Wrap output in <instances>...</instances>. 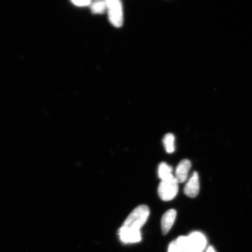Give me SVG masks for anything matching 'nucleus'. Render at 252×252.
<instances>
[{
    "instance_id": "obj_1",
    "label": "nucleus",
    "mask_w": 252,
    "mask_h": 252,
    "mask_svg": "<svg viewBox=\"0 0 252 252\" xmlns=\"http://www.w3.org/2000/svg\"><path fill=\"white\" fill-rule=\"evenodd\" d=\"M176 241L183 252H203L207 243L206 236L198 231L188 236H179Z\"/></svg>"
},
{
    "instance_id": "obj_2",
    "label": "nucleus",
    "mask_w": 252,
    "mask_h": 252,
    "mask_svg": "<svg viewBox=\"0 0 252 252\" xmlns=\"http://www.w3.org/2000/svg\"><path fill=\"white\" fill-rule=\"evenodd\" d=\"M150 213L149 207L146 205H140L129 214L122 226L128 228L140 230L146 223Z\"/></svg>"
},
{
    "instance_id": "obj_3",
    "label": "nucleus",
    "mask_w": 252,
    "mask_h": 252,
    "mask_svg": "<svg viewBox=\"0 0 252 252\" xmlns=\"http://www.w3.org/2000/svg\"><path fill=\"white\" fill-rule=\"evenodd\" d=\"M178 182L172 174L162 179L158 190L160 199L163 201L173 200L178 193Z\"/></svg>"
},
{
    "instance_id": "obj_4",
    "label": "nucleus",
    "mask_w": 252,
    "mask_h": 252,
    "mask_svg": "<svg viewBox=\"0 0 252 252\" xmlns=\"http://www.w3.org/2000/svg\"><path fill=\"white\" fill-rule=\"evenodd\" d=\"M106 2L110 23L115 27H121L124 24L122 2L119 0H107Z\"/></svg>"
},
{
    "instance_id": "obj_5",
    "label": "nucleus",
    "mask_w": 252,
    "mask_h": 252,
    "mask_svg": "<svg viewBox=\"0 0 252 252\" xmlns=\"http://www.w3.org/2000/svg\"><path fill=\"white\" fill-rule=\"evenodd\" d=\"M121 240L125 244L136 243L141 241L140 230H135L122 226L119 231Z\"/></svg>"
},
{
    "instance_id": "obj_6",
    "label": "nucleus",
    "mask_w": 252,
    "mask_h": 252,
    "mask_svg": "<svg viewBox=\"0 0 252 252\" xmlns=\"http://www.w3.org/2000/svg\"><path fill=\"white\" fill-rule=\"evenodd\" d=\"M199 177L197 172H194L184 188V193L189 197H196L199 193Z\"/></svg>"
},
{
    "instance_id": "obj_7",
    "label": "nucleus",
    "mask_w": 252,
    "mask_h": 252,
    "mask_svg": "<svg viewBox=\"0 0 252 252\" xmlns=\"http://www.w3.org/2000/svg\"><path fill=\"white\" fill-rule=\"evenodd\" d=\"M190 168L191 162L188 159H183L179 162L175 172V178L178 183H184L187 181Z\"/></svg>"
},
{
    "instance_id": "obj_8",
    "label": "nucleus",
    "mask_w": 252,
    "mask_h": 252,
    "mask_svg": "<svg viewBox=\"0 0 252 252\" xmlns=\"http://www.w3.org/2000/svg\"><path fill=\"white\" fill-rule=\"evenodd\" d=\"M176 210L171 209L163 214L161 220V229L163 235L168 234L172 227L176 217Z\"/></svg>"
},
{
    "instance_id": "obj_9",
    "label": "nucleus",
    "mask_w": 252,
    "mask_h": 252,
    "mask_svg": "<svg viewBox=\"0 0 252 252\" xmlns=\"http://www.w3.org/2000/svg\"><path fill=\"white\" fill-rule=\"evenodd\" d=\"M175 136L171 133L166 134L163 138V144L167 153L171 154L175 151Z\"/></svg>"
},
{
    "instance_id": "obj_10",
    "label": "nucleus",
    "mask_w": 252,
    "mask_h": 252,
    "mask_svg": "<svg viewBox=\"0 0 252 252\" xmlns=\"http://www.w3.org/2000/svg\"><path fill=\"white\" fill-rule=\"evenodd\" d=\"M172 168L171 166L167 164L165 162L160 163L158 167V176L159 178L162 179L172 175Z\"/></svg>"
},
{
    "instance_id": "obj_11",
    "label": "nucleus",
    "mask_w": 252,
    "mask_h": 252,
    "mask_svg": "<svg viewBox=\"0 0 252 252\" xmlns=\"http://www.w3.org/2000/svg\"><path fill=\"white\" fill-rule=\"evenodd\" d=\"M107 9L106 2L103 1H97L94 2L91 5V11L94 14H102Z\"/></svg>"
},
{
    "instance_id": "obj_12",
    "label": "nucleus",
    "mask_w": 252,
    "mask_h": 252,
    "mask_svg": "<svg viewBox=\"0 0 252 252\" xmlns=\"http://www.w3.org/2000/svg\"><path fill=\"white\" fill-rule=\"evenodd\" d=\"M168 252H183L176 241H173L169 245Z\"/></svg>"
},
{
    "instance_id": "obj_13",
    "label": "nucleus",
    "mask_w": 252,
    "mask_h": 252,
    "mask_svg": "<svg viewBox=\"0 0 252 252\" xmlns=\"http://www.w3.org/2000/svg\"><path fill=\"white\" fill-rule=\"evenodd\" d=\"M75 5L79 7H85V6L89 5L91 4V1H72Z\"/></svg>"
},
{
    "instance_id": "obj_14",
    "label": "nucleus",
    "mask_w": 252,
    "mask_h": 252,
    "mask_svg": "<svg viewBox=\"0 0 252 252\" xmlns=\"http://www.w3.org/2000/svg\"><path fill=\"white\" fill-rule=\"evenodd\" d=\"M206 252H217L215 250H214V248L211 246V247H209V248L207 249V250Z\"/></svg>"
}]
</instances>
